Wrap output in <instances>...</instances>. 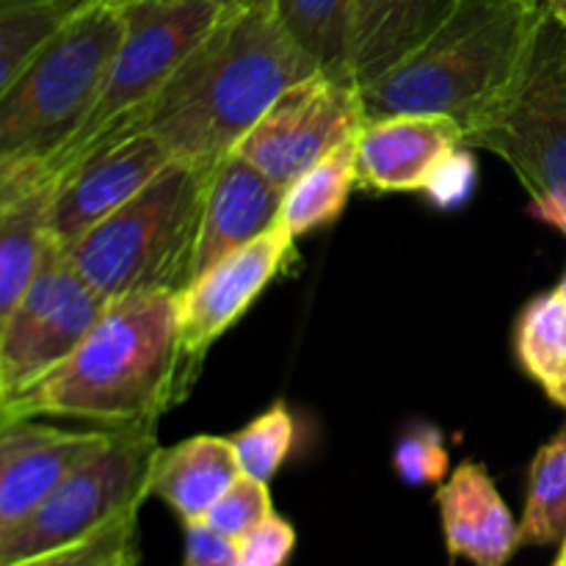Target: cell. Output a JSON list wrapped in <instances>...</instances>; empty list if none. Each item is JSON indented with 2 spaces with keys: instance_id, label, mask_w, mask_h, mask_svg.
<instances>
[{
  "instance_id": "obj_10",
  "label": "cell",
  "mask_w": 566,
  "mask_h": 566,
  "mask_svg": "<svg viewBox=\"0 0 566 566\" xmlns=\"http://www.w3.org/2000/svg\"><path fill=\"white\" fill-rule=\"evenodd\" d=\"M359 86L346 75L318 70L276 97L243 136L235 153L276 186L287 188L363 127Z\"/></svg>"
},
{
  "instance_id": "obj_15",
  "label": "cell",
  "mask_w": 566,
  "mask_h": 566,
  "mask_svg": "<svg viewBox=\"0 0 566 566\" xmlns=\"http://www.w3.org/2000/svg\"><path fill=\"white\" fill-rule=\"evenodd\" d=\"M462 144V127L434 114H396L363 122L354 138L357 188L423 193L440 160Z\"/></svg>"
},
{
  "instance_id": "obj_29",
  "label": "cell",
  "mask_w": 566,
  "mask_h": 566,
  "mask_svg": "<svg viewBox=\"0 0 566 566\" xmlns=\"http://www.w3.org/2000/svg\"><path fill=\"white\" fill-rule=\"evenodd\" d=\"M293 551L296 528L274 512L238 539V566H287Z\"/></svg>"
},
{
  "instance_id": "obj_31",
  "label": "cell",
  "mask_w": 566,
  "mask_h": 566,
  "mask_svg": "<svg viewBox=\"0 0 566 566\" xmlns=\"http://www.w3.org/2000/svg\"><path fill=\"white\" fill-rule=\"evenodd\" d=\"M182 566H238V542L210 528L205 520L182 523Z\"/></svg>"
},
{
  "instance_id": "obj_5",
  "label": "cell",
  "mask_w": 566,
  "mask_h": 566,
  "mask_svg": "<svg viewBox=\"0 0 566 566\" xmlns=\"http://www.w3.org/2000/svg\"><path fill=\"white\" fill-rule=\"evenodd\" d=\"M119 6L86 3L0 94V160L50 158L86 122L122 39Z\"/></svg>"
},
{
  "instance_id": "obj_30",
  "label": "cell",
  "mask_w": 566,
  "mask_h": 566,
  "mask_svg": "<svg viewBox=\"0 0 566 566\" xmlns=\"http://www.w3.org/2000/svg\"><path fill=\"white\" fill-rule=\"evenodd\" d=\"M475 177H479V166H475L473 153L468 147H457L451 155L440 160L434 175L426 182L423 193L442 210L462 208L470 199L475 188Z\"/></svg>"
},
{
  "instance_id": "obj_33",
  "label": "cell",
  "mask_w": 566,
  "mask_h": 566,
  "mask_svg": "<svg viewBox=\"0 0 566 566\" xmlns=\"http://www.w3.org/2000/svg\"><path fill=\"white\" fill-rule=\"evenodd\" d=\"M103 566H138V551L136 545H130L127 551H122L119 556H114L111 562H105Z\"/></svg>"
},
{
  "instance_id": "obj_38",
  "label": "cell",
  "mask_w": 566,
  "mask_h": 566,
  "mask_svg": "<svg viewBox=\"0 0 566 566\" xmlns=\"http://www.w3.org/2000/svg\"><path fill=\"white\" fill-rule=\"evenodd\" d=\"M534 3H539V6H547V0H534Z\"/></svg>"
},
{
  "instance_id": "obj_16",
  "label": "cell",
  "mask_w": 566,
  "mask_h": 566,
  "mask_svg": "<svg viewBox=\"0 0 566 566\" xmlns=\"http://www.w3.org/2000/svg\"><path fill=\"white\" fill-rule=\"evenodd\" d=\"M442 536L453 562L506 566L520 551V523L497 492L486 464L462 462L437 490Z\"/></svg>"
},
{
  "instance_id": "obj_34",
  "label": "cell",
  "mask_w": 566,
  "mask_h": 566,
  "mask_svg": "<svg viewBox=\"0 0 566 566\" xmlns=\"http://www.w3.org/2000/svg\"><path fill=\"white\" fill-rule=\"evenodd\" d=\"M547 11H551L553 17H558L562 22H566V0H547Z\"/></svg>"
},
{
  "instance_id": "obj_13",
  "label": "cell",
  "mask_w": 566,
  "mask_h": 566,
  "mask_svg": "<svg viewBox=\"0 0 566 566\" xmlns=\"http://www.w3.org/2000/svg\"><path fill=\"white\" fill-rule=\"evenodd\" d=\"M105 431H70L33 420L0 423V547Z\"/></svg>"
},
{
  "instance_id": "obj_9",
  "label": "cell",
  "mask_w": 566,
  "mask_h": 566,
  "mask_svg": "<svg viewBox=\"0 0 566 566\" xmlns=\"http://www.w3.org/2000/svg\"><path fill=\"white\" fill-rule=\"evenodd\" d=\"M103 296L83 280L59 243H50L31 285L0 324V403L59 368L92 332Z\"/></svg>"
},
{
  "instance_id": "obj_24",
  "label": "cell",
  "mask_w": 566,
  "mask_h": 566,
  "mask_svg": "<svg viewBox=\"0 0 566 566\" xmlns=\"http://www.w3.org/2000/svg\"><path fill=\"white\" fill-rule=\"evenodd\" d=\"M232 451L243 475L271 484L282 464L287 462L296 442V423L285 401H274L252 423L230 437Z\"/></svg>"
},
{
  "instance_id": "obj_12",
  "label": "cell",
  "mask_w": 566,
  "mask_h": 566,
  "mask_svg": "<svg viewBox=\"0 0 566 566\" xmlns=\"http://www.w3.org/2000/svg\"><path fill=\"white\" fill-rule=\"evenodd\" d=\"M171 164V153L153 133H127L99 144L61 177L50 216L53 241L70 247L142 193Z\"/></svg>"
},
{
  "instance_id": "obj_27",
  "label": "cell",
  "mask_w": 566,
  "mask_h": 566,
  "mask_svg": "<svg viewBox=\"0 0 566 566\" xmlns=\"http://www.w3.org/2000/svg\"><path fill=\"white\" fill-rule=\"evenodd\" d=\"M269 514H274V501L265 481L252 479V475H238L230 490L210 506L205 514V523L230 539H241L243 534L263 523Z\"/></svg>"
},
{
  "instance_id": "obj_36",
  "label": "cell",
  "mask_w": 566,
  "mask_h": 566,
  "mask_svg": "<svg viewBox=\"0 0 566 566\" xmlns=\"http://www.w3.org/2000/svg\"><path fill=\"white\" fill-rule=\"evenodd\" d=\"M558 293H562L564 296V302H566V271H564V276H562V282H558V287H556Z\"/></svg>"
},
{
  "instance_id": "obj_14",
  "label": "cell",
  "mask_w": 566,
  "mask_h": 566,
  "mask_svg": "<svg viewBox=\"0 0 566 566\" xmlns=\"http://www.w3.org/2000/svg\"><path fill=\"white\" fill-rule=\"evenodd\" d=\"M59 182L48 158L0 160V324L53 243L50 216Z\"/></svg>"
},
{
  "instance_id": "obj_22",
  "label": "cell",
  "mask_w": 566,
  "mask_h": 566,
  "mask_svg": "<svg viewBox=\"0 0 566 566\" xmlns=\"http://www.w3.org/2000/svg\"><path fill=\"white\" fill-rule=\"evenodd\" d=\"M566 539V429L536 451L528 473L520 545L551 547Z\"/></svg>"
},
{
  "instance_id": "obj_21",
  "label": "cell",
  "mask_w": 566,
  "mask_h": 566,
  "mask_svg": "<svg viewBox=\"0 0 566 566\" xmlns=\"http://www.w3.org/2000/svg\"><path fill=\"white\" fill-rule=\"evenodd\" d=\"M517 363L553 403L566 409V302L558 291L539 293L514 326Z\"/></svg>"
},
{
  "instance_id": "obj_32",
  "label": "cell",
  "mask_w": 566,
  "mask_h": 566,
  "mask_svg": "<svg viewBox=\"0 0 566 566\" xmlns=\"http://www.w3.org/2000/svg\"><path fill=\"white\" fill-rule=\"evenodd\" d=\"M33 55V53H31ZM28 55V59H31ZM28 59H14V61H0V94L6 92V88L11 86V81H14L17 75H20L22 66L28 64Z\"/></svg>"
},
{
  "instance_id": "obj_25",
  "label": "cell",
  "mask_w": 566,
  "mask_h": 566,
  "mask_svg": "<svg viewBox=\"0 0 566 566\" xmlns=\"http://www.w3.org/2000/svg\"><path fill=\"white\" fill-rule=\"evenodd\" d=\"M86 0H0V61L36 53Z\"/></svg>"
},
{
  "instance_id": "obj_26",
  "label": "cell",
  "mask_w": 566,
  "mask_h": 566,
  "mask_svg": "<svg viewBox=\"0 0 566 566\" xmlns=\"http://www.w3.org/2000/svg\"><path fill=\"white\" fill-rule=\"evenodd\" d=\"M136 525L138 512L125 514V517L114 520L105 528L94 531L86 539L72 542V545L59 547V551L39 553V556L22 558V562L6 564V566H103L122 551L136 545Z\"/></svg>"
},
{
  "instance_id": "obj_6",
  "label": "cell",
  "mask_w": 566,
  "mask_h": 566,
  "mask_svg": "<svg viewBox=\"0 0 566 566\" xmlns=\"http://www.w3.org/2000/svg\"><path fill=\"white\" fill-rule=\"evenodd\" d=\"M462 144L497 155L534 208L566 205V22L542 14L517 75Z\"/></svg>"
},
{
  "instance_id": "obj_4",
  "label": "cell",
  "mask_w": 566,
  "mask_h": 566,
  "mask_svg": "<svg viewBox=\"0 0 566 566\" xmlns=\"http://www.w3.org/2000/svg\"><path fill=\"white\" fill-rule=\"evenodd\" d=\"M213 166L175 160L130 202L61 247L77 274L105 302L133 293L186 291L197 265Z\"/></svg>"
},
{
  "instance_id": "obj_18",
  "label": "cell",
  "mask_w": 566,
  "mask_h": 566,
  "mask_svg": "<svg viewBox=\"0 0 566 566\" xmlns=\"http://www.w3.org/2000/svg\"><path fill=\"white\" fill-rule=\"evenodd\" d=\"M457 0H354L348 75L357 86L407 59L446 22Z\"/></svg>"
},
{
  "instance_id": "obj_1",
  "label": "cell",
  "mask_w": 566,
  "mask_h": 566,
  "mask_svg": "<svg viewBox=\"0 0 566 566\" xmlns=\"http://www.w3.org/2000/svg\"><path fill=\"white\" fill-rule=\"evenodd\" d=\"M318 70V61L282 25L276 0H232L153 99L111 127L99 144L153 133L175 160L213 166L235 153L285 88Z\"/></svg>"
},
{
  "instance_id": "obj_23",
  "label": "cell",
  "mask_w": 566,
  "mask_h": 566,
  "mask_svg": "<svg viewBox=\"0 0 566 566\" xmlns=\"http://www.w3.org/2000/svg\"><path fill=\"white\" fill-rule=\"evenodd\" d=\"M354 0H276V14L321 70L348 75V28Z\"/></svg>"
},
{
  "instance_id": "obj_7",
  "label": "cell",
  "mask_w": 566,
  "mask_h": 566,
  "mask_svg": "<svg viewBox=\"0 0 566 566\" xmlns=\"http://www.w3.org/2000/svg\"><path fill=\"white\" fill-rule=\"evenodd\" d=\"M232 0H125L122 39L81 130L48 164L64 177L86 158L111 127L142 108L208 36Z\"/></svg>"
},
{
  "instance_id": "obj_28",
  "label": "cell",
  "mask_w": 566,
  "mask_h": 566,
  "mask_svg": "<svg viewBox=\"0 0 566 566\" xmlns=\"http://www.w3.org/2000/svg\"><path fill=\"white\" fill-rule=\"evenodd\" d=\"M392 468L398 479L409 486L440 484L448 475V451L442 434L434 426H415V431L401 437L392 453Z\"/></svg>"
},
{
  "instance_id": "obj_37",
  "label": "cell",
  "mask_w": 566,
  "mask_h": 566,
  "mask_svg": "<svg viewBox=\"0 0 566 566\" xmlns=\"http://www.w3.org/2000/svg\"><path fill=\"white\" fill-rule=\"evenodd\" d=\"M92 3H111V6H116V3H119V0H92Z\"/></svg>"
},
{
  "instance_id": "obj_11",
  "label": "cell",
  "mask_w": 566,
  "mask_h": 566,
  "mask_svg": "<svg viewBox=\"0 0 566 566\" xmlns=\"http://www.w3.org/2000/svg\"><path fill=\"white\" fill-rule=\"evenodd\" d=\"M291 263H296V238L280 219L252 243L193 276L180 293V329L188 357L202 365L210 346L249 313L260 293Z\"/></svg>"
},
{
  "instance_id": "obj_8",
  "label": "cell",
  "mask_w": 566,
  "mask_h": 566,
  "mask_svg": "<svg viewBox=\"0 0 566 566\" xmlns=\"http://www.w3.org/2000/svg\"><path fill=\"white\" fill-rule=\"evenodd\" d=\"M160 451L155 426L105 429L103 440L72 464L42 506L0 547V566L59 551L138 512L153 495Z\"/></svg>"
},
{
  "instance_id": "obj_20",
  "label": "cell",
  "mask_w": 566,
  "mask_h": 566,
  "mask_svg": "<svg viewBox=\"0 0 566 566\" xmlns=\"http://www.w3.org/2000/svg\"><path fill=\"white\" fill-rule=\"evenodd\" d=\"M357 138V136H354ZM354 138L326 155L324 160L304 171L298 180L285 188L280 219L285 221L293 238L313 235L324 227L335 224L346 210L352 191L357 188V160H354Z\"/></svg>"
},
{
  "instance_id": "obj_2",
  "label": "cell",
  "mask_w": 566,
  "mask_h": 566,
  "mask_svg": "<svg viewBox=\"0 0 566 566\" xmlns=\"http://www.w3.org/2000/svg\"><path fill=\"white\" fill-rule=\"evenodd\" d=\"M199 368L182 346L180 293H133L108 302L59 368L0 403V423L75 418L108 429L155 426L191 392Z\"/></svg>"
},
{
  "instance_id": "obj_19",
  "label": "cell",
  "mask_w": 566,
  "mask_h": 566,
  "mask_svg": "<svg viewBox=\"0 0 566 566\" xmlns=\"http://www.w3.org/2000/svg\"><path fill=\"white\" fill-rule=\"evenodd\" d=\"M238 475L241 464L230 437L197 434L160 451L153 495L160 497L182 523H193L205 520Z\"/></svg>"
},
{
  "instance_id": "obj_35",
  "label": "cell",
  "mask_w": 566,
  "mask_h": 566,
  "mask_svg": "<svg viewBox=\"0 0 566 566\" xmlns=\"http://www.w3.org/2000/svg\"><path fill=\"white\" fill-rule=\"evenodd\" d=\"M553 566H566V539H564V545H562V553H558L556 564H553Z\"/></svg>"
},
{
  "instance_id": "obj_3",
  "label": "cell",
  "mask_w": 566,
  "mask_h": 566,
  "mask_svg": "<svg viewBox=\"0 0 566 566\" xmlns=\"http://www.w3.org/2000/svg\"><path fill=\"white\" fill-rule=\"evenodd\" d=\"M545 11L534 0H457L420 48L359 86L365 122L434 114L457 122L464 136L517 75Z\"/></svg>"
},
{
  "instance_id": "obj_39",
  "label": "cell",
  "mask_w": 566,
  "mask_h": 566,
  "mask_svg": "<svg viewBox=\"0 0 566 566\" xmlns=\"http://www.w3.org/2000/svg\"><path fill=\"white\" fill-rule=\"evenodd\" d=\"M119 3H125V0H119ZM119 3H116V6H119Z\"/></svg>"
},
{
  "instance_id": "obj_17",
  "label": "cell",
  "mask_w": 566,
  "mask_h": 566,
  "mask_svg": "<svg viewBox=\"0 0 566 566\" xmlns=\"http://www.w3.org/2000/svg\"><path fill=\"white\" fill-rule=\"evenodd\" d=\"M282 202L285 188L238 153L224 155L210 175L193 276L271 230L280 221Z\"/></svg>"
}]
</instances>
